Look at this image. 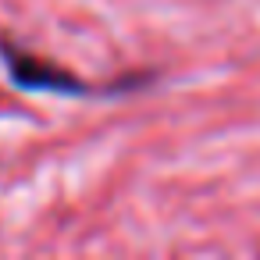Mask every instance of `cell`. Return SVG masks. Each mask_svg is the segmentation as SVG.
Returning a JSON list of instances; mask_svg holds the SVG:
<instances>
[{
    "label": "cell",
    "instance_id": "6da1fadb",
    "mask_svg": "<svg viewBox=\"0 0 260 260\" xmlns=\"http://www.w3.org/2000/svg\"><path fill=\"white\" fill-rule=\"evenodd\" d=\"M0 61L8 68V79L22 93H54V96H107V93H128L143 82H153V75H125L114 86H93L82 75L68 72L57 61L36 57L32 50L11 43L8 36H0Z\"/></svg>",
    "mask_w": 260,
    "mask_h": 260
}]
</instances>
